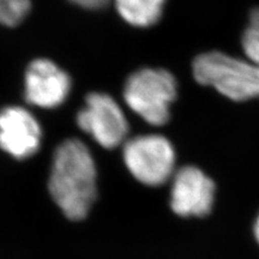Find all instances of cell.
Listing matches in <instances>:
<instances>
[{"label": "cell", "mask_w": 259, "mask_h": 259, "mask_svg": "<svg viewBox=\"0 0 259 259\" xmlns=\"http://www.w3.org/2000/svg\"><path fill=\"white\" fill-rule=\"evenodd\" d=\"M253 233H254L255 240H257V242L259 244V215H258V218H257V220H255V222H254Z\"/></svg>", "instance_id": "obj_13"}, {"label": "cell", "mask_w": 259, "mask_h": 259, "mask_svg": "<svg viewBox=\"0 0 259 259\" xmlns=\"http://www.w3.org/2000/svg\"><path fill=\"white\" fill-rule=\"evenodd\" d=\"M241 45L247 59L259 65V9L251 12L248 24L242 34Z\"/></svg>", "instance_id": "obj_10"}, {"label": "cell", "mask_w": 259, "mask_h": 259, "mask_svg": "<svg viewBox=\"0 0 259 259\" xmlns=\"http://www.w3.org/2000/svg\"><path fill=\"white\" fill-rule=\"evenodd\" d=\"M122 19L138 28H148L160 21L166 0H114Z\"/></svg>", "instance_id": "obj_9"}, {"label": "cell", "mask_w": 259, "mask_h": 259, "mask_svg": "<svg viewBox=\"0 0 259 259\" xmlns=\"http://www.w3.org/2000/svg\"><path fill=\"white\" fill-rule=\"evenodd\" d=\"M30 10V0H0V24L15 27Z\"/></svg>", "instance_id": "obj_11"}, {"label": "cell", "mask_w": 259, "mask_h": 259, "mask_svg": "<svg viewBox=\"0 0 259 259\" xmlns=\"http://www.w3.org/2000/svg\"><path fill=\"white\" fill-rule=\"evenodd\" d=\"M71 89L69 74L48 59H36L29 65L24 79V96L31 105L56 108L67 99Z\"/></svg>", "instance_id": "obj_8"}, {"label": "cell", "mask_w": 259, "mask_h": 259, "mask_svg": "<svg viewBox=\"0 0 259 259\" xmlns=\"http://www.w3.org/2000/svg\"><path fill=\"white\" fill-rule=\"evenodd\" d=\"M48 192L65 219L83 221L97 198V169L83 142L67 139L57 148L48 178Z\"/></svg>", "instance_id": "obj_1"}, {"label": "cell", "mask_w": 259, "mask_h": 259, "mask_svg": "<svg viewBox=\"0 0 259 259\" xmlns=\"http://www.w3.org/2000/svg\"><path fill=\"white\" fill-rule=\"evenodd\" d=\"M76 5L88 10H99L105 8L109 0H71Z\"/></svg>", "instance_id": "obj_12"}, {"label": "cell", "mask_w": 259, "mask_h": 259, "mask_svg": "<svg viewBox=\"0 0 259 259\" xmlns=\"http://www.w3.org/2000/svg\"><path fill=\"white\" fill-rule=\"evenodd\" d=\"M78 126L92 136L102 148L114 149L125 142L128 134L126 116L111 96L93 93L85 99V106L77 115Z\"/></svg>", "instance_id": "obj_5"}, {"label": "cell", "mask_w": 259, "mask_h": 259, "mask_svg": "<svg viewBox=\"0 0 259 259\" xmlns=\"http://www.w3.org/2000/svg\"><path fill=\"white\" fill-rule=\"evenodd\" d=\"M176 77L163 69H141L132 73L124 87V100L136 114L150 125L167 124L170 106L177 99Z\"/></svg>", "instance_id": "obj_3"}, {"label": "cell", "mask_w": 259, "mask_h": 259, "mask_svg": "<svg viewBox=\"0 0 259 259\" xmlns=\"http://www.w3.org/2000/svg\"><path fill=\"white\" fill-rule=\"evenodd\" d=\"M194 79L215 88L233 101L259 97V65L241 60L222 52L199 54L192 64Z\"/></svg>", "instance_id": "obj_2"}, {"label": "cell", "mask_w": 259, "mask_h": 259, "mask_svg": "<svg viewBox=\"0 0 259 259\" xmlns=\"http://www.w3.org/2000/svg\"><path fill=\"white\" fill-rule=\"evenodd\" d=\"M215 184L199 168L186 166L171 178L170 208L181 218H203L211 211Z\"/></svg>", "instance_id": "obj_6"}, {"label": "cell", "mask_w": 259, "mask_h": 259, "mask_svg": "<svg viewBox=\"0 0 259 259\" xmlns=\"http://www.w3.org/2000/svg\"><path fill=\"white\" fill-rule=\"evenodd\" d=\"M41 127L30 112L18 106L0 111V149L16 160H27L37 153Z\"/></svg>", "instance_id": "obj_7"}, {"label": "cell", "mask_w": 259, "mask_h": 259, "mask_svg": "<svg viewBox=\"0 0 259 259\" xmlns=\"http://www.w3.org/2000/svg\"><path fill=\"white\" fill-rule=\"evenodd\" d=\"M122 158L130 174L145 186L163 185L176 173V151L160 135L137 136L125 142Z\"/></svg>", "instance_id": "obj_4"}]
</instances>
